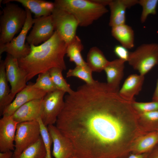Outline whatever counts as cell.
Here are the masks:
<instances>
[{"label":"cell","instance_id":"6da1fadb","mask_svg":"<svg viewBox=\"0 0 158 158\" xmlns=\"http://www.w3.org/2000/svg\"><path fill=\"white\" fill-rule=\"evenodd\" d=\"M106 83L79 86L64 96L56 126L79 158H126L141 133L131 102Z\"/></svg>","mask_w":158,"mask_h":158},{"label":"cell","instance_id":"7a4b0ae2","mask_svg":"<svg viewBox=\"0 0 158 158\" xmlns=\"http://www.w3.org/2000/svg\"><path fill=\"white\" fill-rule=\"evenodd\" d=\"M67 45L55 31L49 39L41 44L30 45L29 54L18 59L20 67L26 74L27 82L53 68L66 70L64 57Z\"/></svg>","mask_w":158,"mask_h":158},{"label":"cell","instance_id":"3957f363","mask_svg":"<svg viewBox=\"0 0 158 158\" xmlns=\"http://www.w3.org/2000/svg\"><path fill=\"white\" fill-rule=\"evenodd\" d=\"M54 3L55 7L73 15L82 27L91 25L108 11L106 6L92 0H56Z\"/></svg>","mask_w":158,"mask_h":158},{"label":"cell","instance_id":"277c9868","mask_svg":"<svg viewBox=\"0 0 158 158\" xmlns=\"http://www.w3.org/2000/svg\"><path fill=\"white\" fill-rule=\"evenodd\" d=\"M6 4L0 18V47L10 42L21 31L27 18L25 9L10 2Z\"/></svg>","mask_w":158,"mask_h":158},{"label":"cell","instance_id":"5b68a950","mask_svg":"<svg viewBox=\"0 0 158 158\" xmlns=\"http://www.w3.org/2000/svg\"><path fill=\"white\" fill-rule=\"evenodd\" d=\"M127 62L139 74L145 75L158 64V44H143L130 52Z\"/></svg>","mask_w":158,"mask_h":158},{"label":"cell","instance_id":"8992f818","mask_svg":"<svg viewBox=\"0 0 158 158\" xmlns=\"http://www.w3.org/2000/svg\"><path fill=\"white\" fill-rule=\"evenodd\" d=\"M40 136V124L37 120L19 123L16 133L13 158L18 157L24 150L37 141Z\"/></svg>","mask_w":158,"mask_h":158},{"label":"cell","instance_id":"52a82bcc","mask_svg":"<svg viewBox=\"0 0 158 158\" xmlns=\"http://www.w3.org/2000/svg\"><path fill=\"white\" fill-rule=\"evenodd\" d=\"M27 12V18L25 23L19 34L14 38L9 43L0 47V55L6 52L14 58L18 59L27 56L30 51V46L25 43L27 34L34 24L31 12L25 8Z\"/></svg>","mask_w":158,"mask_h":158},{"label":"cell","instance_id":"ba28073f","mask_svg":"<svg viewBox=\"0 0 158 158\" xmlns=\"http://www.w3.org/2000/svg\"><path fill=\"white\" fill-rule=\"evenodd\" d=\"M55 30L68 44L76 35L78 22L67 11L55 7L51 14Z\"/></svg>","mask_w":158,"mask_h":158},{"label":"cell","instance_id":"9c48e42d","mask_svg":"<svg viewBox=\"0 0 158 158\" xmlns=\"http://www.w3.org/2000/svg\"><path fill=\"white\" fill-rule=\"evenodd\" d=\"M65 93L63 91L56 90L47 93L43 98L41 118L46 126L56 123L64 107Z\"/></svg>","mask_w":158,"mask_h":158},{"label":"cell","instance_id":"30bf717a","mask_svg":"<svg viewBox=\"0 0 158 158\" xmlns=\"http://www.w3.org/2000/svg\"><path fill=\"white\" fill-rule=\"evenodd\" d=\"M4 61L6 78L11 86L10 95L13 99L27 85L26 75L20 67L18 59L11 55L7 54Z\"/></svg>","mask_w":158,"mask_h":158},{"label":"cell","instance_id":"8fae6325","mask_svg":"<svg viewBox=\"0 0 158 158\" xmlns=\"http://www.w3.org/2000/svg\"><path fill=\"white\" fill-rule=\"evenodd\" d=\"M34 25L26 40L30 45L38 46L49 39L55 30L51 15L34 18Z\"/></svg>","mask_w":158,"mask_h":158},{"label":"cell","instance_id":"7c38bea8","mask_svg":"<svg viewBox=\"0 0 158 158\" xmlns=\"http://www.w3.org/2000/svg\"><path fill=\"white\" fill-rule=\"evenodd\" d=\"M52 140V155L54 158H69L74 155L73 146L71 141L54 125L47 126Z\"/></svg>","mask_w":158,"mask_h":158},{"label":"cell","instance_id":"4fadbf2b","mask_svg":"<svg viewBox=\"0 0 158 158\" xmlns=\"http://www.w3.org/2000/svg\"><path fill=\"white\" fill-rule=\"evenodd\" d=\"M30 83L17 93L11 103L4 111L2 116H12L22 105L31 101L43 98L47 93L35 87Z\"/></svg>","mask_w":158,"mask_h":158},{"label":"cell","instance_id":"5bb4252c","mask_svg":"<svg viewBox=\"0 0 158 158\" xmlns=\"http://www.w3.org/2000/svg\"><path fill=\"white\" fill-rule=\"evenodd\" d=\"M18 122L12 116H3L0 119V152L14 150Z\"/></svg>","mask_w":158,"mask_h":158},{"label":"cell","instance_id":"9a60e30c","mask_svg":"<svg viewBox=\"0 0 158 158\" xmlns=\"http://www.w3.org/2000/svg\"><path fill=\"white\" fill-rule=\"evenodd\" d=\"M43 98L31 101L21 106L12 115L13 119L19 123L37 120L41 118Z\"/></svg>","mask_w":158,"mask_h":158},{"label":"cell","instance_id":"2e32d148","mask_svg":"<svg viewBox=\"0 0 158 158\" xmlns=\"http://www.w3.org/2000/svg\"><path fill=\"white\" fill-rule=\"evenodd\" d=\"M138 0H111L108 6L110 15L109 25L111 27L125 24L127 9L138 4Z\"/></svg>","mask_w":158,"mask_h":158},{"label":"cell","instance_id":"e0dca14e","mask_svg":"<svg viewBox=\"0 0 158 158\" xmlns=\"http://www.w3.org/2000/svg\"><path fill=\"white\" fill-rule=\"evenodd\" d=\"M145 76L140 74L130 75L125 80L118 91L119 95L126 100L132 102L134 101L135 96L141 90Z\"/></svg>","mask_w":158,"mask_h":158},{"label":"cell","instance_id":"ac0fdd59","mask_svg":"<svg viewBox=\"0 0 158 158\" xmlns=\"http://www.w3.org/2000/svg\"><path fill=\"white\" fill-rule=\"evenodd\" d=\"M125 62L118 59L109 61L105 67L107 85L111 89L118 91L121 81L124 75Z\"/></svg>","mask_w":158,"mask_h":158},{"label":"cell","instance_id":"d6986e66","mask_svg":"<svg viewBox=\"0 0 158 158\" xmlns=\"http://www.w3.org/2000/svg\"><path fill=\"white\" fill-rule=\"evenodd\" d=\"M11 1L20 3L34 14L35 18L51 15L55 7L54 3L42 0H5L2 2Z\"/></svg>","mask_w":158,"mask_h":158},{"label":"cell","instance_id":"ffe728a7","mask_svg":"<svg viewBox=\"0 0 158 158\" xmlns=\"http://www.w3.org/2000/svg\"><path fill=\"white\" fill-rule=\"evenodd\" d=\"M158 144V133L157 131L141 135L133 141L131 153L142 154L149 153Z\"/></svg>","mask_w":158,"mask_h":158},{"label":"cell","instance_id":"44dd1931","mask_svg":"<svg viewBox=\"0 0 158 158\" xmlns=\"http://www.w3.org/2000/svg\"><path fill=\"white\" fill-rule=\"evenodd\" d=\"M112 36L128 49L134 46V33L132 28L126 23L111 27Z\"/></svg>","mask_w":158,"mask_h":158},{"label":"cell","instance_id":"7402d4cb","mask_svg":"<svg viewBox=\"0 0 158 158\" xmlns=\"http://www.w3.org/2000/svg\"><path fill=\"white\" fill-rule=\"evenodd\" d=\"M0 114L2 116L5 109L13 102L8 85L4 60L0 61Z\"/></svg>","mask_w":158,"mask_h":158},{"label":"cell","instance_id":"603a6c76","mask_svg":"<svg viewBox=\"0 0 158 158\" xmlns=\"http://www.w3.org/2000/svg\"><path fill=\"white\" fill-rule=\"evenodd\" d=\"M109 61L102 51L97 47H91L87 53L86 62L92 72H101Z\"/></svg>","mask_w":158,"mask_h":158},{"label":"cell","instance_id":"cb8c5ba5","mask_svg":"<svg viewBox=\"0 0 158 158\" xmlns=\"http://www.w3.org/2000/svg\"><path fill=\"white\" fill-rule=\"evenodd\" d=\"M139 127L142 134L158 130V110L137 114Z\"/></svg>","mask_w":158,"mask_h":158},{"label":"cell","instance_id":"d4e9b609","mask_svg":"<svg viewBox=\"0 0 158 158\" xmlns=\"http://www.w3.org/2000/svg\"><path fill=\"white\" fill-rule=\"evenodd\" d=\"M83 48L81 40L77 35L67 44L66 54L69 58L70 61L74 62L76 66H87L81 54Z\"/></svg>","mask_w":158,"mask_h":158},{"label":"cell","instance_id":"484cf974","mask_svg":"<svg viewBox=\"0 0 158 158\" xmlns=\"http://www.w3.org/2000/svg\"><path fill=\"white\" fill-rule=\"evenodd\" d=\"M46 152L41 136L35 142L30 146L16 158H46Z\"/></svg>","mask_w":158,"mask_h":158},{"label":"cell","instance_id":"4316f807","mask_svg":"<svg viewBox=\"0 0 158 158\" xmlns=\"http://www.w3.org/2000/svg\"><path fill=\"white\" fill-rule=\"evenodd\" d=\"M92 72L87 66H76L74 68L69 69L66 73V76L67 78L76 77L83 80L86 84L92 85L95 84L97 81L93 78Z\"/></svg>","mask_w":158,"mask_h":158},{"label":"cell","instance_id":"83f0119b","mask_svg":"<svg viewBox=\"0 0 158 158\" xmlns=\"http://www.w3.org/2000/svg\"><path fill=\"white\" fill-rule=\"evenodd\" d=\"M63 70L59 68H53L49 71L52 80L58 90L63 91L68 94L73 92L69 84L64 79L62 74Z\"/></svg>","mask_w":158,"mask_h":158},{"label":"cell","instance_id":"f1b7e54d","mask_svg":"<svg viewBox=\"0 0 158 158\" xmlns=\"http://www.w3.org/2000/svg\"><path fill=\"white\" fill-rule=\"evenodd\" d=\"M33 85L35 87L47 93L58 90L52 80L49 71L39 74Z\"/></svg>","mask_w":158,"mask_h":158},{"label":"cell","instance_id":"f546056e","mask_svg":"<svg viewBox=\"0 0 158 158\" xmlns=\"http://www.w3.org/2000/svg\"><path fill=\"white\" fill-rule=\"evenodd\" d=\"M138 4L142 8L140 18L141 23H145L149 15L156 14L158 0H139Z\"/></svg>","mask_w":158,"mask_h":158},{"label":"cell","instance_id":"4dcf8cb0","mask_svg":"<svg viewBox=\"0 0 158 158\" xmlns=\"http://www.w3.org/2000/svg\"><path fill=\"white\" fill-rule=\"evenodd\" d=\"M40 126V135L43 142L46 152V158H51V148L52 140L48 130L47 127L43 123L41 118L37 120Z\"/></svg>","mask_w":158,"mask_h":158},{"label":"cell","instance_id":"1f68e13d","mask_svg":"<svg viewBox=\"0 0 158 158\" xmlns=\"http://www.w3.org/2000/svg\"><path fill=\"white\" fill-rule=\"evenodd\" d=\"M132 107L137 114L158 110V102H131Z\"/></svg>","mask_w":158,"mask_h":158},{"label":"cell","instance_id":"d6a6232c","mask_svg":"<svg viewBox=\"0 0 158 158\" xmlns=\"http://www.w3.org/2000/svg\"><path fill=\"white\" fill-rule=\"evenodd\" d=\"M128 49L121 45H117L114 48V52L119 59L125 62L128 61L130 52Z\"/></svg>","mask_w":158,"mask_h":158},{"label":"cell","instance_id":"836d02e7","mask_svg":"<svg viewBox=\"0 0 158 158\" xmlns=\"http://www.w3.org/2000/svg\"><path fill=\"white\" fill-rule=\"evenodd\" d=\"M147 158H158V144L148 153Z\"/></svg>","mask_w":158,"mask_h":158},{"label":"cell","instance_id":"e575fe53","mask_svg":"<svg viewBox=\"0 0 158 158\" xmlns=\"http://www.w3.org/2000/svg\"><path fill=\"white\" fill-rule=\"evenodd\" d=\"M149 153L142 154H134L131 153L126 158H147Z\"/></svg>","mask_w":158,"mask_h":158},{"label":"cell","instance_id":"d590c367","mask_svg":"<svg viewBox=\"0 0 158 158\" xmlns=\"http://www.w3.org/2000/svg\"><path fill=\"white\" fill-rule=\"evenodd\" d=\"M13 152L9 151L0 152V158H13Z\"/></svg>","mask_w":158,"mask_h":158},{"label":"cell","instance_id":"8d00e7d4","mask_svg":"<svg viewBox=\"0 0 158 158\" xmlns=\"http://www.w3.org/2000/svg\"><path fill=\"white\" fill-rule=\"evenodd\" d=\"M94 2L106 6H108L111 0H92Z\"/></svg>","mask_w":158,"mask_h":158},{"label":"cell","instance_id":"74e56055","mask_svg":"<svg viewBox=\"0 0 158 158\" xmlns=\"http://www.w3.org/2000/svg\"><path fill=\"white\" fill-rule=\"evenodd\" d=\"M152 99V101L158 102V79L156 87L153 95Z\"/></svg>","mask_w":158,"mask_h":158},{"label":"cell","instance_id":"f35d334b","mask_svg":"<svg viewBox=\"0 0 158 158\" xmlns=\"http://www.w3.org/2000/svg\"><path fill=\"white\" fill-rule=\"evenodd\" d=\"M69 158H79L78 157L75 156V155H73V156Z\"/></svg>","mask_w":158,"mask_h":158},{"label":"cell","instance_id":"ab89813d","mask_svg":"<svg viewBox=\"0 0 158 158\" xmlns=\"http://www.w3.org/2000/svg\"><path fill=\"white\" fill-rule=\"evenodd\" d=\"M157 132H158V130L157 131Z\"/></svg>","mask_w":158,"mask_h":158}]
</instances>
